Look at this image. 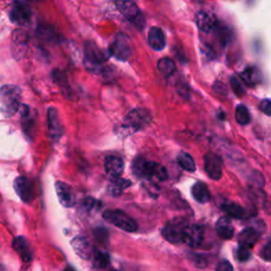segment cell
Returning <instances> with one entry per match:
<instances>
[{
  "label": "cell",
  "instance_id": "cell-21",
  "mask_svg": "<svg viewBox=\"0 0 271 271\" xmlns=\"http://www.w3.org/2000/svg\"><path fill=\"white\" fill-rule=\"evenodd\" d=\"M105 171L111 178L120 177L124 171V161L116 156H108L105 159Z\"/></svg>",
  "mask_w": 271,
  "mask_h": 271
},
{
  "label": "cell",
  "instance_id": "cell-42",
  "mask_svg": "<svg viewBox=\"0 0 271 271\" xmlns=\"http://www.w3.org/2000/svg\"><path fill=\"white\" fill-rule=\"evenodd\" d=\"M95 204L96 202L95 200H93V198H86L83 203V208L86 210H92L93 208H95Z\"/></svg>",
  "mask_w": 271,
  "mask_h": 271
},
{
  "label": "cell",
  "instance_id": "cell-2",
  "mask_svg": "<svg viewBox=\"0 0 271 271\" xmlns=\"http://www.w3.org/2000/svg\"><path fill=\"white\" fill-rule=\"evenodd\" d=\"M22 90L15 85H5L0 88V110L5 117L14 116L21 107Z\"/></svg>",
  "mask_w": 271,
  "mask_h": 271
},
{
  "label": "cell",
  "instance_id": "cell-32",
  "mask_svg": "<svg viewBox=\"0 0 271 271\" xmlns=\"http://www.w3.org/2000/svg\"><path fill=\"white\" fill-rule=\"evenodd\" d=\"M234 258H236L239 262H247L251 258V252L249 249L244 247H239L234 250Z\"/></svg>",
  "mask_w": 271,
  "mask_h": 271
},
{
  "label": "cell",
  "instance_id": "cell-37",
  "mask_svg": "<svg viewBox=\"0 0 271 271\" xmlns=\"http://www.w3.org/2000/svg\"><path fill=\"white\" fill-rule=\"evenodd\" d=\"M261 257L267 262L270 261V259H271V243L270 242H268L263 247V251L261 252Z\"/></svg>",
  "mask_w": 271,
  "mask_h": 271
},
{
  "label": "cell",
  "instance_id": "cell-34",
  "mask_svg": "<svg viewBox=\"0 0 271 271\" xmlns=\"http://www.w3.org/2000/svg\"><path fill=\"white\" fill-rule=\"evenodd\" d=\"M52 78L57 84H59V86L61 87H67V79L66 76L63 74V72L59 71V70H54L53 74H52Z\"/></svg>",
  "mask_w": 271,
  "mask_h": 271
},
{
  "label": "cell",
  "instance_id": "cell-33",
  "mask_svg": "<svg viewBox=\"0 0 271 271\" xmlns=\"http://www.w3.org/2000/svg\"><path fill=\"white\" fill-rule=\"evenodd\" d=\"M230 83H231V87L233 89L234 94H236L238 97H243L245 95V88L241 84V82L238 78L232 77L230 80Z\"/></svg>",
  "mask_w": 271,
  "mask_h": 271
},
{
  "label": "cell",
  "instance_id": "cell-24",
  "mask_svg": "<svg viewBox=\"0 0 271 271\" xmlns=\"http://www.w3.org/2000/svg\"><path fill=\"white\" fill-rule=\"evenodd\" d=\"M242 80L250 87H255L262 82V74L257 67H248L241 74Z\"/></svg>",
  "mask_w": 271,
  "mask_h": 271
},
{
  "label": "cell",
  "instance_id": "cell-11",
  "mask_svg": "<svg viewBox=\"0 0 271 271\" xmlns=\"http://www.w3.org/2000/svg\"><path fill=\"white\" fill-rule=\"evenodd\" d=\"M14 189L24 203L29 204L34 198V187L31 180L25 176H20L15 179Z\"/></svg>",
  "mask_w": 271,
  "mask_h": 271
},
{
  "label": "cell",
  "instance_id": "cell-5",
  "mask_svg": "<svg viewBox=\"0 0 271 271\" xmlns=\"http://www.w3.org/2000/svg\"><path fill=\"white\" fill-rule=\"evenodd\" d=\"M103 219L107 223L126 232H136L138 230L137 223L130 215L121 210H107L103 213Z\"/></svg>",
  "mask_w": 271,
  "mask_h": 271
},
{
  "label": "cell",
  "instance_id": "cell-29",
  "mask_svg": "<svg viewBox=\"0 0 271 271\" xmlns=\"http://www.w3.org/2000/svg\"><path fill=\"white\" fill-rule=\"evenodd\" d=\"M158 69L162 76L170 78L176 71V64L170 58H164L158 62Z\"/></svg>",
  "mask_w": 271,
  "mask_h": 271
},
{
  "label": "cell",
  "instance_id": "cell-18",
  "mask_svg": "<svg viewBox=\"0 0 271 271\" xmlns=\"http://www.w3.org/2000/svg\"><path fill=\"white\" fill-rule=\"evenodd\" d=\"M196 25L201 31L205 33H210L214 31L218 26V20L214 14L206 11H202L196 15Z\"/></svg>",
  "mask_w": 271,
  "mask_h": 271
},
{
  "label": "cell",
  "instance_id": "cell-12",
  "mask_svg": "<svg viewBox=\"0 0 271 271\" xmlns=\"http://www.w3.org/2000/svg\"><path fill=\"white\" fill-rule=\"evenodd\" d=\"M205 238L204 228L200 225H188L185 230L183 242L186 243L191 248H198L200 247Z\"/></svg>",
  "mask_w": 271,
  "mask_h": 271
},
{
  "label": "cell",
  "instance_id": "cell-22",
  "mask_svg": "<svg viewBox=\"0 0 271 271\" xmlns=\"http://www.w3.org/2000/svg\"><path fill=\"white\" fill-rule=\"evenodd\" d=\"M149 44L150 46L156 50V51H161L164 50L167 44L166 41V35L160 28L153 27L150 32H149Z\"/></svg>",
  "mask_w": 271,
  "mask_h": 271
},
{
  "label": "cell",
  "instance_id": "cell-17",
  "mask_svg": "<svg viewBox=\"0 0 271 271\" xmlns=\"http://www.w3.org/2000/svg\"><path fill=\"white\" fill-rule=\"evenodd\" d=\"M71 246L76 254L83 260H89L93 258L94 249L92 244L84 237H77L71 241Z\"/></svg>",
  "mask_w": 271,
  "mask_h": 271
},
{
  "label": "cell",
  "instance_id": "cell-9",
  "mask_svg": "<svg viewBox=\"0 0 271 271\" xmlns=\"http://www.w3.org/2000/svg\"><path fill=\"white\" fill-rule=\"evenodd\" d=\"M32 18V11L27 4L15 3L10 10V20L17 26H27Z\"/></svg>",
  "mask_w": 271,
  "mask_h": 271
},
{
  "label": "cell",
  "instance_id": "cell-6",
  "mask_svg": "<svg viewBox=\"0 0 271 271\" xmlns=\"http://www.w3.org/2000/svg\"><path fill=\"white\" fill-rule=\"evenodd\" d=\"M188 221L182 218H175L167 223V225L161 230V234L168 242L172 244L183 243L184 233L188 227Z\"/></svg>",
  "mask_w": 271,
  "mask_h": 271
},
{
  "label": "cell",
  "instance_id": "cell-44",
  "mask_svg": "<svg viewBox=\"0 0 271 271\" xmlns=\"http://www.w3.org/2000/svg\"><path fill=\"white\" fill-rule=\"evenodd\" d=\"M65 271H76V270L74 268H72L71 266H67L66 269H65Z\"/></svg>",
  "mask_w": 271,
  "mask_h": 271
},
{
  "label": "cell",
  "instance_id": "cell-20",
  "mask_svg": "<svg viewBox=\"0 0 271 271\" xmlns=\"http://www.w3.org/2000/svg\"><path fill=\"white\" fill-rule=\"evenodd\" d=\"M12 247L15 249V251L20 255L21 259L25 263H29L32 261L33 258V252L31 249V246L29 242L23 238V237H18L13 240L12 242Z\"/></svg>",
  "mask_w": 271,
  "mask_h": 271
},
{
  "label": "cell",
  "instance_id": "cell-36",
  "mask_svg": "<svg viewBox=\"0 0 271 271\" xmlns=\"http://www.w3.org/2000/svg\"><path fill=\"white\" fill-rule=\"evenodd\" d=\"M216 271H233V266L229 261L223 260L216 266Z\"/></svg>",
  "mask_w": 271,
  "mask_h": 271
},
{
  "label": "cell",
  "instance_id": "cell-43",
  "mask_svg": "<svg viewBox=\"0 0 271 271\" xmlns=\"http://www.w3.org/2000/svg\"><path fill=\"white\" fill-rule=\"evenodd\" d=\"M30 2H34V0H15V3H21V4H27Z\"/></svg>",
  "mask_w": 271,
  "mask_h": 271
},
{
  "label": "cell",
  "instance_id": "cell-40",
  "mask_svg": "<svg viewBox=\"0 0 271 271\" xmlns=\"http://www.w3.org/2000/svg\"><path fill=\"white\" fill-rule=\"evenodd\" d=\"M270 108H271V102L269 99H265L260 104V110L266 115L270 116Z\"/></svg>",
  "mask_w": 271,
  "mask_h": 271
},
{
  "label": "cell",
  "instance_id": "cell-35",
  "mask_svg": "<svg viewBox=\"0 0 271 271\" xmlns=\"http://www.w3.org/2000/svg\"><path fill=\"white\" fill-rule=\"evenodd\" d=\"M215 30H218V36H219L220 42L222 44H224V45L228 44V42L230 41V33H229V31L227 29H225V28L220 29L219 26H216Z\"/></svg>",
  "mask_w": 271,
  "mask_h": 271
},
{
  "label": "cell",
  "instance_id": "cell-30",
  "mask_svg": "<svg viewBox=\"0 0 271 271\" xmlns=\"http://www.w3.org/2000/svg\"><path fill=\"white\" fill-rule=\"evenodd\" d=\"M93 257H94L93 265L98 269H104L110 266L111 264V258L106 254V252H102V251L94 252Z\"/></svg>",
  "mask_w": 271,
  "mask_h": 271
},
{
  "label": "cell",
  "instance_id": "cell-13",
  "mask_svg": "<svg viewBox=\"0 0 271 271\" xmlns=\"http://www.w3.org/2000/svg\"><path fill=\"white\" fill-rule=\"evenodd\" d=\"M48 130L49 136L53 142H58L63 136V126L56 108L50 107L48 110Z\"/></svg>",
  "mask_w": 271,
  "mask_h": 271
},
{
  "label": "cell",
  "instance_id": "cell-41",
  "mask_svg": "<svg viewBox=\"0 0 271 271\" xmlns=\"http://www.w3.org/2000/svg\"><path fill=\"white\" fill-rule=\"evenodd\" d=\"M95 236L96 238L99 240V241H106L107 240V237H108V234H107V231L105 229H102V228H99L97 230H95Z\"/></svg>",
  "mask_w": 271,
  "mask_h": 271
},
{
  "label": "cell",
  "instance_id": "cell-10",
  "mask_svg": "<svg viewBox=\"0 0 271 271\" xmlns=\"http://www.w3.org/2000/svg\"><path fill=\"white\" fill-rule=\"evenodd\" d=\"M205 171L213 180H220L223 176V160L214 153L205 155Z\"/></svg>",
  "mask_w": 271,
  "mask_h": 271
},
{
  "label": "cell",
  "instance_id": "cell-14",
  "mask_svg": "<svg viewBox=\"0 0 271 271\" xmlns=\"http://www.w3.org/2000/svg\"><path fill=\"white\" fill-rule=\"evenodd\" d=\"M56 191L59 201L64 208H72L76 205L77 196L70 186L63 182H57Z\"/></svg>",
  "mask_w": 271,
  "mask_h": 271
},
{
  "label": "cell",
  "instance_id": "cell-25",
  "mask_svg": "<svg viewBox=\"0 0 271 271\" xmlns=\"http://www.w3.org/2000/svg\"><path fill=\"white\" fill-rule=\"evenodd\" d=\"M192 196L194 200L200 204H207L211 201L210 191L204 183L198 182L192 187Z\"/></svg>",
  "mask_w": 271,
  "mask_h": 271
},
{
  "label": "cell",
  "instance_id": "cell-23",
  "mask_svg": "<svg viewBox=\"0 0 271 271\" xmlns=\"http://www.w3.org/2000/svg\"><path fill=\"white\" fill-rule=\"evenodd\" d=\"M216 232L223 240H231L234 236V227L229 218H221L216 223Z\"/></svg>",
  "mask_w": 271,
  "mask_h": 271
},
{
  "label": "cell",
  "instance_id": "cell-1",
  "mask_svg": "<svg viewBox=\"0 0 271 271\" xmlns=\"http://www.w3.org/2000/svg\"><path fill=\"white\" fill-rule=\"evenodd\" d=\"M132 169L135 176L144 180L158 179L159 182H166L169 178L168 171L164 166H160L153 161H148L144 158L135 159Z\"/></svg>",
  "mask_w": 271,
  "mask_h": 271
},
{
  "label": "cell",
  "instance_id": "cell-28",
  "mask_svg": "<svg viewBox=\"0 0 271 271\" xmlns=\"http://www.w3.org/2000/svg\"><path fill=\"white\" fill-rule=\"evenodd\" d=\"M177 162L180 166V168L184 169L187 172H195L196 171V165L195 161L193 160L192 156L186 152H180L177 157Z\"/></svg>",
  "mask_w": 271,
  "mask_h": 271
},
{
  "label": "cell",
  "instance_id": "cell-27",
  "mask_svg": "<svg viewBox=\"0 0 271 271\" xmlns=\"http://www.w3.org/2000/svg\"><path fill=\"white\" fill-rule=\"evenodd\" d=\"M222 210L230 218L238 219V220H244L248 218V212L243 207L234 204V203H226L222 206Z\"/></svg>",
  "mask_w": 271,
  "mask_h": 271
},
{
  "label": "cell",
  "instance_id": "cell-19",
  "mask_svg": "<svg viewBox=\"0 0 271 271\" xmlns=\"http://www.w3.org/2000/svg\"><path fill=\"white\" fill-rule=\"evenodd\" d=\"M261 233L255 228H246L239 234V245L240 247H244L250 249L254 247L260 240Z\"/></svg>",
  "mask_w": 271,
  "mask_h": 271
},
{
  "label": "cell",
  "instance_id": "cell-8",
  "mask_svg": "<svg viewBox=\"0 0 271 271\" xmlns=\"http://www.w3.org/2000/svg\"><path fill=\"white\" fill-rule=\"evenodd\" d=\"M110 54L118 61H128L132 54V46L130 39L124 33H119L110 48Z\"/></svg>",
  "mask_w": 271,
  "mask_h": 271
},
{
  "label": "cell",
  "instance_id": "cell-3",
  "mask_svg": "<svg viewBox=\"0 0 271 271\" xmlns=\"http://www.w3.org/2000/svg\"><path fill=\"white\" fill-rule=\"evenodd\" d=\"M152 122V116L149 111L143 110V108H137L132 111L128 116L125 117L123 124L121 126V133L125 135H131L137 133L143 129H146Z\"/></svg>",
  "mask_w": 271,
  "mask_h": 271
},
{
  "label": "cell",
  "instance_id": "cell-45",
  "mask_svg": "<svg viewBox=\"0 0 271 271\" xmlns=\"http://www.w3.org/2000/svg\"><path fill=\"white\" fill-rule=\"evenodd\" d=\"M113 271H116V270H113Z\"/></svg>",
  "mask_w": 271,
  "mask_h": 271
},
{
  "label": "cell",
  "instance_id": "cell-4",
  "mask_svg": "<svg viewBox=\"0 0 271 271\" xmlns=\"http://www.w3.org/2000/svg\"><path fill=\"white\" fill-rule=\"evenodd\" d=\"M85 61L84 65L87 70L94 74H99L103 68V64L107 58L104 52L93 42H87L85 44Z\"/></svg>",
  "mask_w": 271,
  "mask_h": 271
},
{
  "label": "cell",
  "instance_id": "cell-31",
  "mask_svg": "<svg viewBox=\"0 0 271 271\" xmlns=\"http://www.w3.org/2000/svg\"><path fill=\"white\" fill-rule=\"evenodd\" d=\"M236 119L239 124L247 125L251 121V116L248 111V108L244 105H239L236 111Z\"/></svg>",
  "mask_w": 271,
  "mask_h": 271
},
{
  "label": "cell",
  "instance_id": "cell-7",
  "mask_svg": "<svg viewBox=\"0 0 271 271\" xmlns=\"http://www.w3.org/2000/svg\"><path fill=\"white\" fill-rule=\"evenodd\" d=\"M117 8L126 20L130 21L135 27L142 29L144 26V16L133 0H118Z\"/></svg>",
  "mask_w": 271,
  "mask_h": 271
},
{
  "label": "cell",
  "instance_id": "cell-16",
  "mask_svg": "<svg viewBox=\"0 0 271 271\" xmlns=\"http://www.w3.org/2000/svg\"><path fill=\"white\" fill-rule=\"evenodd\" d=\"M28 48V36L25 31L15 30L12 35V50L16 58H22Z\"/></svg>",
  "mask_w": 271,
  "mask_h": 271
},
{
  "label": "cell",
  "instance_id": "cell-38",
  "mask_svg": "<svg viewBox=\"0 0 271 271\" xmlns=\"http://www.w3.org/2000/svg\"><path fill=\"white\" fill-rule=\"evenodd\" d=\"M38 34L40 35V38H42L44 40H48V41L50 39H52V36H53L52 31L48 28H45V27H41L40 30L38 31Z\"/></svg>",
  "mask_w": 271,
  "mask_h": 271
},
{
  "label": "cell",
  "instance_id": "cell-26",
  "mask_svg": "<svg viewBox=\"0 0 271 271\" xmlns=\"http://www.w3.org/2000/svg\"><path fill=\"white\" fill-rule=\"evenodd\" d=\"M132 186V183L128 179H123L121 177L117 178H112L110 185H108V193H110L112 196L118 197L121 196L124 190L130 188Z\"/></svg>",
  "mask_w": 271,
  "mask_h": 271
},
{
  "label": "cell",
  "instance_id": "cell-15",
  "mask_svg": "<svg viewBox=\"0 0 271 271\" xmlns=\"http://www.w3.org/2000/svg\"><path fill=\"white\" fill-rule=\"evenodd\" d=\"M18 112H20V114H21L22 125H23V130H24L25 134L29 138H33L35 121H36L35 112L28 105H21Z\"/></svg>",
  "mask_w": 271,
  "mask_h": 271
},
{
  "label": "cell",
  "instance_id": "cell-39",
  "mask_svg": "<svg viewBox=\"0 0 271 271\" xmlns=\"http://www.w3.org/2000/svg\"><path fill=\"white\" fill-rule=\"evenodd\" d=\"M191 260L193 261L194 265H195L196 267H198V268H205V267H206V265H207L205 258H203V257H201V256L193 255Z\"/></svg>",
  "mask_w": 271,
  "mask_h": 271
}]
</instances>
